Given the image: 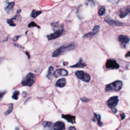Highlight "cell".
I'll list each match as a JSON object with an SVG mask.
<instances>
[{
  "label": "cell",
  "instance_id": "29",
  "mask_svg": "<svg viewBox=\"0 0 130 130\" xmlns=\"http://www.w3.org/2000/svg\"><path fill=\"white\" fill-rule=\"evenodd\" d=\"M81 100L83 101V102H88L89 101V99H88L87 98H82V99H81Z\"/></svg>",
  "mask_w": 130,
  "mask_h": 130
},
{
  "label": "cell",
  "instance_id": "10",
  "mask_svg": "<svg viewBox=\"0 0 130 130\" xmlns=\"http://www.w3.org/2000/svg\"><path fill=\"white\" fill-rule=\"evenodd\" d=\"M118 39H119V42H120L121 46L123 48H126L127 46V45L129 42V41H130L129 38L127 36L121 35L119 36Z\"/></svg>",
  "mask_w": 130,
  "mask_h": 130
},
{
  "label": "cell",
  "instance_id": "13",
  "mask_svg": "<svg viewBox=\"0 0 130 130\" xmlns=\"http://www.w3.org/2000/svg\"><path fill=\"white\" fill-rule=\"evenodd\" d=\"M53 130H64L65 129V125L62 122H57L53 126Z\"/></svg>",
  "mask_w": 130,
  "mask_h": 130
},
{
  "label": "cell",
  "instance_id": "3",
  "mask_svg": "<svg viewBox=\"0 0 130 130\" xmlns=\"http://www.w3.org/2000/svg\"><path fill=\"white\" fill-rule=\"evenodd\" d=\"M36 75L32 73H29L22 80L21 84L23 86H31L35 82Z\"/></svg>",
  "mask_w": 130,
  "mask_h": 130
},
{
  "label": "cell",
  "instance_id": "33",
  "mask_svg": "<svg viewBox=\"0 0 130 130\" xmlns=\"http://www.w3.org/2000/svg\"><path fill=\"white\" fill-rule=\"evenodd\" d=\"M108 1L111 3H113V2H115L117 1V0H108Z\"/></svg>",
  "mask_w": 130,
  "mask_h": 130
},
{
  "label": "cell",
  "instance_id": "5",
  "mask_svg": "<svg viewBox=\"0 0 130 130\" xmlns=\"http://www.w3.org/2000/svg\"><path fill=\"white\" fill-rule=\"evenodd\" d=\"M75 75L78 78L86 82H89L91 80L90 75L83 71H76L75 72Z\"/></svg>",
  "mask_w": 130,
  "mask_h": 130
},
{
  "label": "cell",
  "instance_id": "25",
  "mask_svg": "<svg viewBox=\"0 0 130 130\" xmlns=\"http://www.w3.org/2000/svg\"><path fill=\"white\" fill-rule=\"evenodd\" d=\"M86 3L89 4L92 6H94L96 4V0H86Z\"/></svg>",
  "mask_w": 130,
  "mask_h": 130
},
{
  "label": "cell",
  "instance_id": "14",
  "mask_svg": "<svg viewBox=\"0 0 130 130\" xmlns=\"http://www.w3.org/2000/svg\"><path fill=\"white\" fill-rule=\"evenodd\" d=\"M62 118L65 120H66L69 123H71L72 124L75 123V117L72 116L71 115H62Z\"/></svg>",
  "mask_w": 130,
  "mask_h": 130
},
{
  "label": "cell",
  "instance_id": "19",
  "mask_svg": "<svg viewBox=\"0 0 130 130\" xmlns=\"http://www.w3.org/2000/svg\"><path fill=\"white\" fill-rule=\"evenodd\" d=\"M14 5H15V3H14V2H9V3H7V5H6V6L5 8V9L6 10V11L8 13L11 10V9L13 8Z\"/></svg>",
  "mask_w": 130,
  "mask_h": 130
},
{
  "label": "cell",
  "instance_id": "21",
  "mask_svg": "<svg viewBox=\"0 0 130 130\" xmlns=\"http://www.w3.org/2000/svg\"><path fill=\"white\" fill-rule=\"evenodd\" d=\"M105 11H106V9H105V7L104 6H102L101 7L99 11V15L100 16H103V15H104V14L105 13Z\"/></svg>",
  "mask_w": 130,
  "mask_h": 130
},
{
  "label": "cell",
  "instance_id": "23",
  "mask_svg": "<svg viewBox=\"0 0 130 130\" xmlns=\"http://www.w3.org/2000/svg\"><path fill=\"white\" fill-rule=\"evenodd\" d=\"M13 104H9V107H8V110L4 113V114L5 115H8V114H9L10 113L12 112V110H13Z\"/></svg>",
  "mask_w": 130,
  "mask_h": 130
},
{
  "label": "cell",
  "instance_id": "20",
  "mask_svg": "<svg viewBox=\"0 0 130 130\" xmlns=\"http://www.w3.org/2000/svg\"><path fill=\"white\" fill-rule=\"evenodd\" d=\"M41 13H42V11H37V10H33V11H32V12L31 14V16L33 18H35L37 17L38 15H39Z\"/></svg>",
  "mask_w": 130,
  "mask_h": 130
},
{
  "label": "cell",
  "instance_id": "17",
  "mask_svg": "<svg viewBox=\"0 0 130 130\" xmlns=\"http://www.w3.org/2000/svg\"><path fill=\"white\" fill-rule=\"evenodd\" d=\"M86 66V65L83 62L82 59H80L79 62L76 64L75 65H74L73 66H71V68H84V67H85Z\"/></svg>",
  "mask_w": 130,
  "mask_h": 130
},
{
  "label": "cell",
  "instance_id": "27",
  "mask_svg": "<svg viewBox=\"0 0 130 130\" xmlns=\"http://www.w3.org/2000/svg\"><path fill=\"white\" fill-rule=\"evenodd\" d=\"M13 20H13L12 18H11L10 19H7V22L10 26H15L16 25V24L14 23Z\"/></svg>",
  "mask_w": 130,
  "mask_h": 130
},
{
  "label": "cell",
  "instance_id": "34",
  "mask_svg": "<svg viewBox=\"0 0 130 130\" xmlns=\"http://www.w3.org/2000/svg\"><path fill=\"white\" fill-rule=\"evenodd\" d=\"M130 56V52H127V53H126V57H128V56Z\"/></svg>",
  "mask_w": 130,
  "mask_h": 130
},
{
  "label": "cell",
  "instance_id": "18",
  "mask_svg": "<svg viewBox=\"0 0 130 130\" xmlns=\"http://www.w3.org/2000/svg\"><path fill=\"white\" fill-rule=\"evenodd\" d=\"M54 75V73L53 71V68L52 66H50L49 68V70H48V74L47 75V77L50 79L51 80L52 79L53 76Z\"/></svg>",
  "mask_w": 130,
  "mask_h": 130
},
{
  "label": "cell",
  "instance_id": "31",
  "mask_svg": "<svg viewBox=\"0 0 130 130\" xmlns=\"http://www.w3.org/2000/svg\"><path fill=\"white\" fill-rule=\"evenodd\" d=\"M121 118H122V120H124L125 119V117H126V115L124 113H122L121 114Z\"/></svg>",
  "mask_w": 130,
  "mask_h": 130
},
{
  "label": "cell",
  "instance_id": "9",
  "mask_svg": "<svg viewBox=\"0 0 130 130\" xmlns=\"http://www.w3.org/2000/svg\"><path fill=\"white\" fill-rule=\"evenodd\" d=\"M104 20L110 25L113 26H122L124 24L122 22H121L119 21H117V20H114L112 19L109 16H106Z\"/></svg>",
  "mask_w": 130,
  "mask_h": 130
},
{
  "label": "cell",
  "instance_id": "7",
  "mask_svg": "<svg viewBox=\"0 0 130 130\" xmlns=\"http://www.w3.org/2000/svg\"><path fill=\"white\" fill-rule=\"evenodd\" d=\"M129 14H130V6L123 7L119 10V16L121 18L125 17L128 15H129Z\"/></svg>",
  "mask_w": 130,
  "mask_h": 130
},
{
  "label": "cell",
  "instance_id": "22",
  "mask_svg": "<svg viewBox=\"0 0 130 130\" xmlns=\"http://www.w3.org/2000/svg\"><path fill=\"white\" fill-rule=\"evenodd\" d=\"M95 118L97 119V120L98 121V125L100 126H102L103 124H102V122H101V116H100V115H98V114H97L96 113H95Z\"/></svg>",
  "mask_w": 130,
  "mask_h": 130
},
{
  "label": "cell",
  "instance_id": "11",
  "mask_svg": "<svg viewBox=\"0 0 130 130\" xmlns=\"http://www.w3.org/2000/svg\"><path fill=\"white\" fill-rule=\"evenodd\" d=\"M68 74L67 70L64 69H58L54 72V77L57 78L60 76H65Z\"/></svg>",
  "mask_w": 130,
  "mask_h": 130
},
{
  "label": "cell",
  "instance_id": "37",
  "mask_svg": "<svg viewBox=\"0 0 130 130\" xmlns=\"http://www.w3.org/2000/svg\"><path fill=\"white\" fill-rule=\"evenodd\" d=\"M26 54H27V55L28 56V58L29 59V58H30V55H29V54H28L27 52H26Z\"/></svg>",
  "mask_w": 130,
  "mask_h": 130
},
{
  "label": "cell",
  "instance_id": "12",
  "mask_svg": "<svg viewBox=\"0 0 130 130\" xmlns=\"http://www.w3.org/2000/svg\"><path fill=\"white\" fill-rule=\"evenodd\" d=\"M100 29V26L99 25H95L93 28L92 29V31L84 35V37H86V38H91L92 36H95L98 34L99 32Z\"/></svg>",
  "mask_w": 130,
  "mask_h": 130
},
{
  "label": "cell",
  "instance_id": "6",
  "mask_svg": "<svg viewBox=\"0 0 130 130\" xmlns=\"http://www.w3.org/2000/svg\"><path fill=\"white\" fill-rule=\"evenodd\" d=\"M63 32H64L63 27L62 26L60 29L55 31L53 33L48 35L47 36V38L48 40H52L56 39L57 38H59L60 36H62V35L63 33Z\"/></svg>",
  "mask_w": 130,
  "mask_h": 130
},
{
  "label": "cell",
  "instance_id": "16",
  "mask_svg": "<svg viewBox=\"0 0 130 130\" xmlns=\"http://www.w3.org/2000/svg\"><path fill=\"white\" fill-rule=\"evenodd\" d=\"M42 125L44 128V130H51L53 128L52 124L48 122H44L42 123Z\"/></svg>",
  "mask_w": 130,
  "mask_h": 130
},
{
  "label": "cell",
  "instance_id": "8",
  "mask_svg": "<svg viewBox=\"0 0 130 130\" xmlns=\"http://www.w3.org/2000/svg\"><path fill=\"white\" fill-rule=\"evenodd\" d=\"M106 67L109 69H117L119 68L120 65L115 60L109 59L106 62Z\"/></svg>",
  "mask_w": 130,
  "mask_h": 130
},
{
  "label": "cell",
  "instance_id": "36",
  "mask_svg": "<svg viewBox=\"0 0 130 130\" xmlns=\"http://www.w3.org/2000/svg\"><path fill=\"white\" fill-rule=\"evenodd\" d=\"M21 12V9H18V10H17V14H18L19 13H20Z\"/></svg>",
  "mask_w": 130,
  "mask_h": 130
},
{
  "label": "cell",
  "instance_id": "24",
  "mask_svg": "<svg viewBox=\"0 0 130 130\" xmlns=\"http://www.w3.org/2000/svg\"><path fill=\"white\" fill-rule=\"evenodd\" d=\"M19 94H20V93H19V91H16L14 92L13 93V94L12 96V99H14V100H17Z\"/></svg>",
  "mask_w": 130,
  "mask_h": 130
},
{
  "label": "cell",
  "instance_id": "38",
  "mask_svg": "<svg viewBox=\"0 0 130 130\" xmlns=\"http://www.w3.org/2000/svg\"><path fill=\"white\" fill-rule=\"evenodd\" d=\"M17 130H18V129H17Z\"/></svg>",
  "mask_w": 130,
  "mask_h": 130
},
{
  "label": "cell",
  "instance_id": "2",
  "mask_svg": "<svg viewBox=\"0 0 130 130\" xmlns=\"http://www.w3.org/2000/svg\"><path fill=\"white\" fill-rule=\"evenodd\" d=\"M123 82L120 80L115 81L110 84H108L105 88V91L107 92H118L123 87Z\"/></svg>",
  "mask_w": 130,
  "mask_h": 130
},
{
  "label": "cell",
  "instance_id": "4",
  "mask_svg": "<svg viewBox=\"0 0 130 130\" xmlns=\"http://www.w3.org/2000/svg\"><path fill=\"white\" fill-rule=\"evenodd\" d=\"M119 102V97L118 96H114L111 97L107 102L108 106L111 108L114 113H117V110L116 106Z\"/></svg>",
  "mask_w": 130,
  "mask_h": 130
},
{
  "label": "cell",
  "instance_id": "35",
  "mask_svg": "<svg viewBox=\"0 0 130 130\" xmlns=\"http://www.w3.org/2000/svg\"><path fill=\"white\" fill-rule=\"evenodd\" d=\"M26 95V92H23V93H22V97H25Z\"/></svg>",
  "mask_w": 130,
  "mask_h": 130
},
{
  "label": "cell",
  "instance_id": "30",
  "mask_svg": "<svg viewBox=\"0 0 130 130\" xmlns=\"http://www.w3.org/2000/svg\"><path fill=\"white\" fill-rule=\"evenodd\" d=\"M14 45L16 47H17L18 48H24V47L23 46H22L21 45H20L19 44H14Z\"/></svg>",
  "mask_w": 130,
  "mask_h": 130
},
{
  "label": "cell",
  "instance_id": "1",
  "mask_svg": "<svg viewBox=\"0 0 130 130\" xmlns=\"http://www.w3.org/2000/svg\"><path fill=\"white\" fill-rule=\"evenodd\" d=\"M76 48V45L74 44V43H70V44H64L62 46H61L59 48L56 49L52 54V57H57L63 54L65 52L72 50Z\"/></svg>",
  "mask_w": 130,
  "mask_h": 130
},
{
  "label": "cell",
  "instance_id": "28",
  "mask_svg": "<svg viewBox=\"0 0 130 130\" xmlns=\"http://www.w3.org/2000/svg\"><path fill=\"white\" fill-rule=\"evenodd\" d=\"M20 37V36H14V37L12 38L13 41H14V42H16V41L18 40V38H19Z\"/></svg>",
  "mask_w": 130,
  "mask_h": 130
},
{
  "label": "cell",
  "instance_id": "26",
  "mask_svg": "<svg viewBox=\"0 0 130 130\" xmlns=\"http://www.w3.org/2000/svg\"><path fill=\"white\" fill-rule=\"evenodd\" d=\"M28 27H37V28H40V27L39 26V25H38L35 22H34V21H32V22H31L30 23H29L28 24Z\"/></svg>",
  "mask_w": 130,
  "mask_h": 130
},
{
  "label": "cell",
  "instance_id": "32",
  "mask_svg": "<svg viewBox=\"0 0 130 130\" xmlns=\"http://www.w3.org/2000/svg\"><path fill=\"white\" fill-rule=\"evenodd\" d=\"M69 130H76V129L74 127H70L69 128Z\"/></svg>",
  "mask_w": 130,
  "mask_h": 130
},
{
  "label": "cell",
  "instance_id": "15",
  "mask_svg": "<svg viewBox=\"0 0 130 130\" xmlns=\"http://www.w3.org/2000/svg\"><path fill=\"white\" fill-rule=\"evenodd\" d=\"M66 83V80L65 78H61L57 81L56 83V86L59 88H63L65 86Z\"/></svg>",
  "mask_w": 130,
  "mask_h": 130
}]
</instances>
